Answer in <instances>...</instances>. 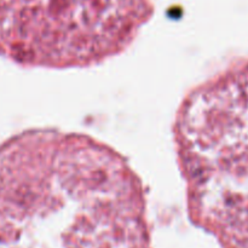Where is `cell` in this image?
<instances>
[{
	"label": "cell",
	"instance_id": "1",
	"mask_svg": "<svg viewBox=\"0 0 248 248\" xmlns=\"http://www.w3.org/2000/svg\"><path fill=\"white\" fill-rule=\"evenodd\" d=\"M172 140L191 219L248 248V61L186 92Z\"/></svg>",
	"mask_w": 248,
	"mask_h": 248
},
{
	"label": "cell",
	"instance_id": "2",
	"mask_svg": "<svg viewBox=\"0 0 248 248\" xmlns=\"http://www.w3.org/2000/svg\"><path fill=\"white\" fill-rule=\"evenodd\" d=\"M155 0H0V53L16 64L78 69L125 52Z\"/></svg>",
	"mask_w": 248,
	"mask_h": 248
}]
</instances>
